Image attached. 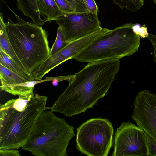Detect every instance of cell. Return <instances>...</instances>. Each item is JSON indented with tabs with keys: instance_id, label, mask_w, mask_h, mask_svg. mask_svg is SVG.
<instances>
[{
	"instance_id": "obj_12",
	"label": "cell",
	"mask_w": 156,
	"mask_h": 156,
	"mask_svg": "<svg viewBox=\"0 0 156 156\" xmlns=\"http://www.w3.org/2000/svg\"><path fill=\"white\" fill-rule=\"evenodd\" d=\"M0 50L4 52L19 66L26 71L9 41L6 31L5 23L4 21L3 15L2 13L0 14Z\"/></svg>"
},
{
	"instance_id": "obj_26",
	"label": "cell",
	"mask_w": 156,
	"mask_h": 156,
	"mask_svg": "<svg viewBox=\"0 0 156 156\" xmlns=\"http://www.w3.org/2000/svg\"><path fill=\"white\" fill-rule=\"evenodd\" d=\"M154 3H155V4L156 5V0H154Z\"/></svg>"
},
{
	"instance_id": "obj_21",
	"label": "cell",
	"mask_w": 156,
	"mask_h": 156,
	"mask_svg": "<svg viewBox=\"0 0 156 156\" xmlns=\"http://www.w3.org/2000/svg\"><path fill=\"white\" fill-rule=\"evenodd\" d=\"M145 134L148 148V156H156V142L146 133Z\"/></svg>"
},
{
	"instance_id": "obj_24",
	"label": "cell",
	"mask_w": 156,
	"mask_h": 156,
	"mask_svg": "<svg viewBox=\"0 0 156 156\" xmlns=\"http://www.w3.org/2000/svg\"><path fill=\"white\" fill-rule=\"evenodd\" d=\"M19 152L17 149H0V156H20Z\"/></svg>"
},
{
	"instance_id": "obj_9",
	"label": "cell",
	"mask_w": 156,
	"mask_h": 156,
	"mask_svg": "<svg viewBox=\"0 0 156 156\" xmlns=\"http://www.w3.org/2000/svg\"><path fill=\"white\" fill-rule=\"evenodd\" d=\"M131 117L156 142V94L147 90L138 92L134 99Z\"/></svg>"
},
{
	"instance_id": "obj_14",
	"label": "cell",
	"mask_w": 156,
	"mask_h": 156,
	"mask_svg": "<svg viewBox=\"0 0 156 156\" xmlns=\"http://www.w3.org/2000/svg\"><path fill=\"white\" fill-rule=\"evenodd\" d=\"M46 80H32L19 84L0 87L1 90H4L12 94L18 96L33 92L34 86L38 83L46 82Z\"/></svg>"
},
{
	"instance_id": "obj_10",
	"label": "cell",
	"mask_w": 156,
	"mask_h": 156,
	"mask_svg": "<svg viewBox=\"0 0 156 156\" xmlns=\"http://www.w3.org/2000/svg\"><path fill=\"white\" fill-rule=\"evenodd\" d=\"M101 35L95 31L70 42L64 48L50 55L38 67L33 74L35 80H41L50 71L65 61L73 58L77 54L91 44Z\"/></svg>"
},
{
	"instance_id": "obj_19",
	"label": "cell",
	"mask_w": 156,
	"mask_h": 156,
	"mask_svg": "<svg viewBox=\"0 0 156 156\" xmlns=\"http://www.w3.org/2000/svg\"><path fill=\"white\" fill-rule=\"evenodd\" d=\"M57 6L63 13L70 14L76 12L75 8L66 0H54Z\"/></svg>"
},
{
	"instance_id": "obj_2",
	"label": "cell",
	"mask_w": 156,
	"mask_h": 156,
	"mask_svg": "<svg viewBox=\"0 0 156 156\" xmlns=\"http://www.w3.org/2000/svg\"><path fill=\"white\" fill-rule=\"evenodd\" d=\"M47 99L32 92L0 104V149H18L24 145L46 110Z\"/></svg>"
},
{
	"instance_id": "obj_17",
	"label": "cell",
	"mask_w": 156,
	"mask_h": 156,
	"mask_svg": "<svg viewBox=\"0 0 156 156\" xmlns=\"http://www.w3.org/2000/svg\"><path fill=\"white\" fill-rule=\"evenodd\" d=\"M114 3L122 9H126L135 12L144 5V0H112Z\"/></svg>"
},
{
	"instance_id": "obj_16",
	"label": "cell",
	"mask_w": 156,
	"mask_h": 156,
	"mask_svg": "<svg viewBox=\"0 0 156 156\" xmlns=\"http://www.w3.org/2000/svg\"><path fill=\"white\" fill-rule=\"evenodd\" d=\"M0 64L20 75L28 81L35 80L32 75L23 69L4 52L0 50Z\"/></svg>"
},
{
	"instance_id": "obj_1",
	"label": "cell",
	"mask_w": 156,
	"mask_h": 156,
	"mask_svg": "<svg viewBox=\"0 0 156 156\" xmlns=\"http://www.w3.org/2000/svg\"><path fill=\"white\" fill-rule=\"evenodd\" d=\"M119 59L113 58L89 63L76 73L73 80L50 107L67 117L85 112L97 104L107 93L119 70Z\"/></svg>"
},
{
	"instance_id": "obj_20",
	"label": "cell",
	"mask_w": 156,
	"mask_h": 156,
	"mask_svg": "<svg viewBox=\"0 0 156 156\" xmlns=\"http://www.w3.org/2000/svg\"><path fill=\"white\" fill-rule=\"evenodd\" d=\"M76 8V13L89 12L86 8L83 0H66Z\"/></svg>"
},
{
	"instance_id": "obj_5",
	"label": "cell",
	"mask_w": 156,
	"mask_h": 156,
	"mask_svg": "<svg viewBox=\"0 0 156 156\" xmlns=\"http://www.w3.org/2000/svg\"><path fill=\"white\" fill-rule=\"evenodd\" d=\"M134 24H125L110 30L73 58L80 62L90 63L132 55L138 51L140 43V36L133 30Z\"/></svg>"
},
{
	"instance_id": "obj_18",
	"label": "cell",
	"mask_w": 156,
	"mask_h": 156,
	"mask_svg": "<svg viewBox=\"0 0 156 156\" xmlns=\"http://www.w3.org/2000/svg\"><path fill=\"white\" fill-rule=\"evenodd\" d=\"M69 43L66 39L62 28L59 26L57 29L56 38L50 51V55L59 51Z\"/></svg>"
},
{
	"instance_id": "obj_3",
	"label": "cell",
	"mask_w": 156,
	"mask_h": 156,
	"mask_svg": "<svg viewBox=\"0 0 156 156\" xmlns=\"http://www.w3.org/2000/svg\"><path fill=\"white\" fill-rule=\"evenodd\" d=\"M8 8L17 20L14 23L9 17L5 23L8 39L26 70L33 76L38 67L50 56L48 33L41 26L22 20Z\"/></svg>"
},
{
	"instance_id": "obj_6",
	"label": "cell",
	"mask_w": 156,
	"mask_h": 156,
	"mask_svg": "<svg viewBox=\"0 0 156 156\" xmlns=\"http://www.w3.org/2000/svg\"><path fill=\"white\" fill-rule=\"evenodd\" d=\"M76 147L89 156H107L112 146L114 129L107 119L94 118L76 129Z\"/></svg>"
},
{
	"instance_id": "obj_25",
	"label": "cell",
	"mask_w": 156,
	"mask_h": 156,
	"mask_svg": "<svg viewBox=\"0 0 156 156\" xmlns=\"http://www.w3.org/2000/svg\"><path fill=\"white\" fill-rule=\"evenodd\" d=\"M147 38L152 44L154 51V59L156 63V34H152L149 33Z\"/></svg>"
},
{
	"instance_id": "obj_22",
	"label": "cell",
	"mask_w": 156,
	"mask_h": 156,
	"mask_svg": "<svg viewBox=\"0 0 156 156\" xmlns=\"http://www.w3.org/2000/svg\"><path fill=\"white\" fill-rule=\"evenodd\" d=\"M134 32L142 38L147 37L149 33L147 30V27L144 25L143 26L138 24H134L133 27Z\"/></svg>"
},
{
	"instance_id": "obj_23",
	"label": "cell",
	"mask_w": 156,
	"mask_h": 156,
	"mask_svg": "<svg viewBox=\"0 0 156 156\" xmlns=\"http://www.w3.org/2000/svg\"><path fill=\"white\" fill-rule=\"evenodd\" d=\"M83 1L89 12L97 14L99 9L94 0H83Z\"/></svg>"
},
{
	"instance_id": "obj_4",
	"label": "cell",
	"mask_w": 156,
	"mask_h": 156,
	"mask_svg": "<svg viewBox=\"0 0 156 156\" xmlns=\"http://www.w3.org/2000/svg\"><path fill=\"white\" fill-rule=\"evenodd\" d=\"M74 129L64 119L44 110L21 149L36 156H67V146L75 135Z\"/></svg>"
},
{
	"instance_id": "obj_11",
	"label": "cell",
	"mask_w": 156,
	"mask_h": 156,
	"mask_svg": "<svg viewBox=\"0 0 156 156\" xmlns=\"http://www.w3.org/2000/svg\"><path fill=\"white\" fill-rule=\"evenodd\" d=\"M17 6L23 14L32 20L33 23L42 26L46 22L42 19L37 0H16Z\"/></svg>"
},
{
	"instance_id": "obj_15",
	"label": "cell",
	"mask_w": 156,
	"mask_h": 156,
	"mask_svg": "<svg viewBox=\"0 0 156 156\" xmlns=\"http://www.w3.org/2000/svg\"><path fill=\"white\" fill-rule=\"evenodd\" d=\"M0 87L19 84L28 81L20 75L0 64Z\"/></svg>"
},
{
	"instance_id": "obj_7",
	"label": "cell",
	"mask_w": 156,
	"mask_h": 156,
	"mask_svg": "<svg viewBox=\"0 0 156 156\" xmlns=\"http://www.w3.org/2000/svg\"><path fill=\"white\" fill-rule=\"evenodd\" d=\"M112 156H148L145 133L129 121H123L114 135Z\"/></svg>"
},
{
	"instance_id": "obj_8",
	"label": "cell",
	"mask_w": 156,
	"mask_h": 156,
	"mask_svg": "<svg viewBox=\"0 0 156 156\" xmlns=\"http://www.w3.org/2000/svg\"><path fill=\"white\" fill-rule=\"evenodd\" d=\"M55 21L62 28L69 42L89 34L101 27L97 14L90 12L63 13Z\"/></svg>"
},
{
	"instance_id": "obj_13",
	"label": "cell",
	"mask_w": 156,
	"mask_h": 156,
	"mask_svg": "<svg viewBox=\"0 0 156 156\" xmlns=\"http://www.w3.org/2000/svg\"><path fill=\"white\" fill-rule=\"evenodd\" d=\"M39 10L46 21L51 23L63 13L54 0H37Z\"/></svg>"
}]
</instances>
